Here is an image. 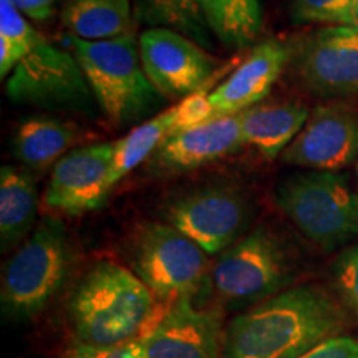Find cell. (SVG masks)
<instances>
[{
	"instance_id": "1",
	"label": "cell",
	"mask_w": 358,
	"mask_h": 358,
	"mask_svg": "<svg viewBox=\"0 0 358 358\" xmlns=\"http://www.w3.org/2000/svg\"><path fill=\"white\" fill-rule=\"evenodd\" d=\"M347 313L329 290L294 285L234 317L224 332V358H299L337 337Z\"/></svg>"
},
{
	"instance_id": "2",
	"label": "cell",
	"mask_w": 358,
	"mask_h": 358,
	"mask_svg": "<svg viewBox=\"0 0 358 358\" xmlns=\"http://www.w3.org/2000/svg\"><path fill=\"white\" fill-rule=\"evenodd\" d=\"M156 299L129 268L111 261L96 262L78 282L69 303L77 343L110 347L145 335Z\"/></svg>"
},
{
	"instance_id": "3",
	"label": "cell",
	"mask_w": 358,
	"mask_h": 358,
	"mask_svg": "<svg viewBox=\"0 0 358 358\" xmlns=\"http://www.w3.org/2000/svg\"><path fill=\"white\" fill-rule=\"evenodd\" d=\"M100 111L115 127L141 124L164 105L158 88L146 77L136 35L90 42L69 35Z\"/></svg>"
},
{
	"instance_id": "4",
	"label": "cell",
	"mask_w": 358,
	"mask_h": 358,
	"mask_svg": "<svg viewBox=\"0 0 358 358\" xmlns=\"http://www.w3.org/2000/svg\"><path fill=\"white\" fill-rule=\"evenodd\" d=\"M73 264L65 224L43 217L3 266L0 303L7 320L29 322L64 289Z\"/></svg>"
},
{
	"instance_id": "5",
	"label": "cell",
	"mask_w": 358,
	"mask_h": 358,
	"mask_svg": "<svg viewBox=\"0 0 358 358\" xmlns=\"http://www.w3.org/2000/svg\"><path fill=\"white\" fill-rule=\"evenodd\" d=\"M274 201L308 241L327 252L347 248L358 236V194L342 174H289L277 185Z\"/></svg>"
},
{
	"instance_id": "6",
	"label": "cell",
	"mask_w": 358,
	"mask_h": 358,
	"mask_svg": "<svg viewBox=\"0 0 358 358\" xmlns=\"http://www.w3.org/2000/svg\"><path fill=\"white\" fill-rule=\"evenodd\" d=\"M294 261L287 245L271 227L257 226L219 254L209 284L229 308H250L289 289Z\"/></svg>"
},
{
	"instance_id": "7",
	"label": "cell",
	"mask_w": 358,
	"mask_h": 358,
	"mask_svg": "<svg viewBox=\"0 0 358 358\" xmlns=\"http://www.w3.org/2000/svg\"><path fill=\"white\" fill-rule=\"evenodd\" d=\"M6 95L17 106L88 118L100 113L77 57L57 48L38 32L7 78Z\"/></svg>"
},
{
	"instance_id": "8",
	"label": "cell",
	"mask_w": 358,
	"mask_h": 358,
	"mask_svg": "<svg viewBox=\"0 0 358 358\" xmlns=\"http://www.w3.org/2000/svg\"><path fill=\"white\" fill-rule=\"evenodd\" d=\"M133 272L163 310L179 299H196L211 275L209 254L168 222H148L129 248Z\"/></svg>"
},
{
	"instance_id": "9",
	"label": "cell",
	"mask_w": 358,
	"mask_h": 358,
	"mask_svg": "<svg viewBox=\"0 0 358 358\" xmlns=\"http://www.w3.org/2000/svg\"><path fill=\"white\" fill-rule=\"evenodd\" d=\"M166 222L181 231L209 256H216L248 234L252 206L231 182L196 187L171 199Z\"/></svg>"
},
{
	"instance_id": "10",
	"label": "cell",
	"mask_w": 358,
	"mask_h": 358,
	"mask_svg": "<svg viewBox=\"0 0 358 358\" xmlns=\"http://www.w3.org/2000/svg\"><path fill=\"white\" fill-rule=\"evenodd\" d=\"M290 66L312 95L342 100L358 95V30L327 25L290 47Z\"/></svg>"
},
{
	"instance_id": "11",
	"label": "cell",
	"mask_w": 358,
	"mask_h": 358,
	"mask_svg": "<svg viewBox=\"0 0 358 358\" xmlns=\"http://www.w3.org/2000/svg\"><path fill=\"white\" fill-rule=\"evenodd\" d=\"M138 43L146 77L164 98L191 95L216 75L217 58L174 30L146 29Z\"/></svg>"
},
{
	"instance_id": "12",
	"label": "cell",
	"mask_w": 358,
	"mask_h": 358,
	"mask_svg": "<svg viewBox=\"0 0 358 358\" xmlns=\"http://www.w3.org/2000/svg\"><path fill=\"white\" fill-rule=\"evenodd\" d=\"M358 158V113L342 101L315 106L280 161L310 171L337 173Z\"/></svg>"
},
{
	"instance_id": "13",
	"label": "cell",
	"mask_w": 358,
	"mask_h": 358,
	"mask_svg": "<svg viewBox=\"0 0 358 358\" xmlns=\"http://www.w3.org/2000/svg\"><path fill=\"white\" fill-rule=\"evenodd\" d=\"M113 145L80 146L53 166L43 192V204L66 216H82L100 209L108 198Z\"/></svg>"
},
{
	"instance_id": "14",
	"label": "cell",
	"mask_w": 358,
	"mask_h": 358,
	"mask_svg": "<svg viewBox=\"0 0 358 358\" xmlns=\"http://www.w3.org/2000/svg\"><path fill=\"white\" fill-rule=\"evenodd\" d=\"M221 342V308L201 307L189 297L161 310L143 335L148 358H219Z\"/></svg>"
},
{
	"instance_id": "15",
	"label": "cell",
	"mask_w": 358,
	"mask_h": 358,
	"mask_svg": "<svg viewBox=\"0 0 358 358\" xmlns=\"http://www.w3.org/2000/svg\"><path fill=\"white\" fill-rule=\"evenodd\" d=\"M241 115L217 116L199 127L174 131L151 156L156 173H186L213 163L243 146Z\"/></svg>"
},
{
	"instance_id": "16",
	"label": "cell",
	"mask_w": 358,
	"mask_h": 358,
	"mask_svg": "<svg viewBox=\"0 0 358 358\" xmlns=\"http://www.w3.org/2000/svg\"><path fill=\"white\" fill-rule=\"evenodd\" d=\"M287 64H290V47L287 45L279 40L259 43L243 64L211 92L216 115H239L261 103Z\"/></svg>"
},
{
	"instance_id": "17",
	"label": "cell",
	"mask_w": 358,
	"mask_h": 358,
	"mask_svg": "<svg viewBox=\"0 0 358 358\" xmlns=\"http://www.w3.org/2000/svg\"><path fill=\"white\" fill-rule=\"evenodd\" d=\"M82 133L75 123L55 116H29L17 124L10 148L13 158L32 171L43 173L75 150Z\"/></svg>"
},
{
	"instance_id": "18",
	"label": "cell",
	"mask_w": 358,
	"mask_h": 358,
	"mask_svg": "<svg viewBox=\"0 0 358 358\" xmlns=\"http://www.w3.org/2000/svg\"><path fill=\"white\" fill-rule=\"evenodd\" d=\"M239 115L244 145L275 159L301 133L310 111L297 101H261Z\"/></svg>"
},
{
	"instance_id": "19",
	"label": "cell",
	"mask_w": 358,
	"mask_h": 358,
	"mask_svg": "<svg viewBox=\"0 0 358 358\" xmlns=\"http://www.w3.org/2000/svg\"><path fill=\"white\" fill-rule=\"evenodd\" d=\"M62 25L71 37L90 42L127 37L136 25L133 0H66Z\"/></svg>"
},
{
	"instance_id": "20",
	"label": "cell",
	"mask_w": 358,
	"mask_h": 358,
	"mask_svg": "<svg viewBox=\"0 0 358 358\" xmlns=\"http://www.w3.org/2000/svg\"><path fill=\"white\" fill-rule=\"evenodd\" d=\"M38 191L32 174L2 166L0 169V244L7 252L32 234L37 219Z\"/></svg>"
},
{
	"instance_id": "21",
	"label": "cell",
	"mask_w": 358,
	"mask_h": 358,
	"mask_svg": "<svg viewBox=\"0 0 358 358\" xmlns=\"http://www.w3.org/2000/svg\"><path fill=\"white\" fill-rule=\"evenodd\" d=\"M214 37L227 47L244 48L262 30V0H198Z\"/></svg>"
},
{
	"instance_id": "22",
	"label": "cell",
	"mask_w": 358,
	"mask_h": 358,
	"mask_svg": "<svg viewBox=\"0 0 358 358\" xmlns=\"http://www.w3.org/2000/svg\"><path fill=\"white\" fill-rule=\"evenodd\" d=\"M136 24L148 29H169L179 32L206 50L213 48L209 30L198 0H133Z\"/></svg>"
},
{
	"instance_id": "23",
	"label": "cell",
	"mask_w": 358,
	"mask_h": 358,
	"mask_svg": "<svg viewBox=\"0 0 358 358\" xmlns=\"http://www.w3.org/2000/svg\"><path fill=\"white\" fill-rule=\"evenodd\" d=\"M174 116H176V108L171 106L148 118L146 122L138 124L115 143L110 171L111 187L122 181L134 168L140 166L143 161L150 159L155 155L161 143L173 133Z\"/></svg>"
},
{
	"instance_id": "24",
	"label": "cell",
	"mask_w": 358,
	"mask_h": 358,
	"mask_svg": "<svg viewBox=\"0 0 358 358\" xmlns=\"http://www.w3.org/2000/svg\"><path fill=\"white\" fill-rule=\"evenodd\" d=\"M37 30L10 0H0V78L6 80L15 69Z\"/></svg>"
},
{
	"instance_id": "25",
	"label": "cell",
	"mask_w": 358,
	"mask_h": 358,
	"mask_svg": "<svg viewBox=\"0 0 358 358\" xmlns=\"http://www.w3.org/2000/svg\"><path fill=\"white\" fill-rule=\"evenodd\" d=\"M330 284L340 307L358 322V244L343 248L330 266Z\"/></svg>"
},
{
	"instance_id": "26",
	"label": "cell",
	"mask_w": 358,
	"mask_h": 358,
	"mask_svg": "<svg viewBox=\"0 0 358 358\" xmlns=\"http://www.w3.org/2000/svg\"><path fill=\"white\" fill-rule=\"evenodd\" d=\"M289 12L297 24L347 25L353 0H287Z\"/></svg>"
},
{
	"instance_id": "27",
	"label": "cell",
	"mask_w": 358,
	"mask_h": 358,
	"mask_svg": "<svg viewBox=\"0 0 358 358\" xmlns=\"http://www.w3.org/2000/svg\"><path fill=\"white\" fill-rule=\"evenodd\" d=\"M174 108H176V116H174L173 133L199 127V124L217 118L211 103V92H209L208 87L185 96L178 105H174Z\"/></svg>"
},
{
	"instance_id": "28",
	"label": "cell",
	"mask_w": 358,
	"mask_h": 358,
	"mask_svg": "<svg viewBox=\"0 0 358 358\" xmlns=\"http://www.w3.org/2000/svg\"><path fill=\"white\" fill-rule=\"evenodd\" d=\"M62 358H148L143 337L110 347H93L75 343Z\"/></svg>"
},
{
	"instance_id": "29",
	"label": "cell",
	"mask_w": 358,
	"mask_h": 358,
	"mask_svg": "<svg viewBox=\"0 0 358 358\" xmlns=\"http://www.w3.org/2000/svg\"><path fill=\"white\" fill-rule=\"evenodd\" d=\"M299 358H358V340L337 335L310 348Z\"/></svg>"
},
{
	"instance_id": "30",
	"label": "cell",
	"mask_w": 358,
	"mask_h": 358,
	"mask_svg": "<svg viewBox=\"0 0 358 358\" xmlns=\"http://www.w3.org/2000/svg\"><path fill=\"white\" fill-rule=\"evenodd\" d=\"M10 3L29 19L45 22L52 17L55 0H10Z\"/></svg>"
},
{
	"instance_id": "31",
	"label": "cell",
	"mask_w": 358,
	"mask_h": 358,
	"mask_svg": "<svg viewBox=\"0 0 358 358\" xmlns=\"http://www.w3.org/2000/svg\"><path fill=\"white\" fill-rule=\"evenodd\" d=\"M347 27H352V29L358 30V0H353L350 13H348Z\"/></svg>"
},
{
	"instance_id": "32",
	"label": "cell",
	"mask_w": 358,
	"mask_h": 358,
	"mask_svg": "<svg viewBox=\"0 0 358 358\" xmlns=\"http://www.w3.org/2000/svg\"><path fill=\"white\" fill-rule=\"evenodd\" d=\"M357 173H358V163H357Z\"/></svg>"
}]
</instances>
